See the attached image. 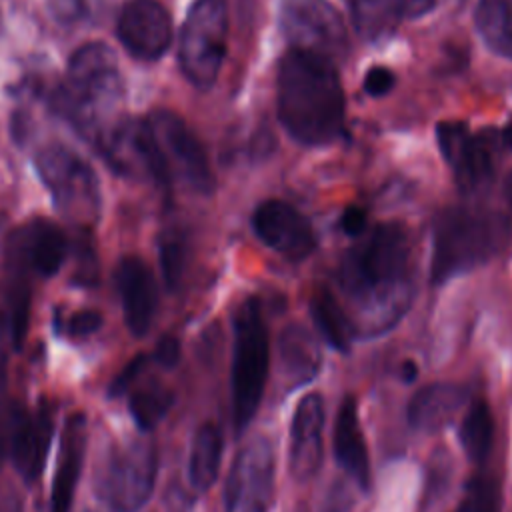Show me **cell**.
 Here are the masks:
<instances>
[{
	"label": "cell",
	"mask_w": 512,
	"mask_h": 512,
	"mask_svg": "<svg viewBox=\"0 0 512 512\" xmlns=\"http://www.w3.org/2000/svg\"><path fill=\"white\" fill-rule=\"evenodd\" d=\"M338 288L354 336H380L412 302L410 240L394 222L380 224L348 250L338 268Z\"/></svg>",
	"instance_id": "6da1fadb"
},
{
	"label": "cell",
	"mask_w": 512,
	"mask_h": 512,
	"mask_svg": "<svg viewBox=\"0 0 512 512\" xmlns=\"http://www.w3.org/2000/svg\"><path fill=\"white\" fill-rule=\"evenodd\" d=\"M278 118L304 146H326L344 132L346 96L336 64L290 48L278 68Z\"/></svg>",
	"instance_id": "7a4b0ae2"
},
{
	"label": "cell",
	"mask_w": 512,
	"mask_h": 512,
	"mask_svg": "<svg viewBox=\"0 0 512 512\" xmlns=\"http://www.w3.org/2000/svg\"><path fill=\"white\" fill-rule=\"evenodd\" d=\"M122 98L124 84L112 48L88 42L70 56L64 80L50 92V106L96 144L124 116L118 112Z\"/></svg>",
	"instance_id": "3957f363"
},
{
	"label": "cell",
	"mask_w": 512,
	"mask_h": 512,
	"mask_svg": "<svg viewBox=\"0 0 512 512\" xmlns=\"http://www.w3.org/2000/svg\"><path fill=\"white\" fill-rule=\"evenodd\" d=\"M510 234V216L498 208L468 204L442 210L432 230V282L444 284L482 266L508 244Z\"/></svg>",
	"instance_id": "277c9868"
},
{
	"label": "cell",
	"mask_w": 512,
	"mask_h": 512,
	"mask_svg": "<svg viewBox=\"0 0 512 512\" xmlns=\"http://www.w3.org/2000/svg\"><path fill=\"white\" fill-rule=\"evenodd\" d=\"M270 348L260 302L246 298L234 312V354H232V418L242 432L254 418L266 376Z\"/></svg>",
	"instance_id": "5b68a950"
},
{
	"label": "cell",
	"mask_w": 512,
	"mask_h": 512,
	"mask_svg": "<svg viewBox=\"0 0 512 512\" xmlns=\"http://www.w3.org/2000/svg\"><path fill=\"white\" fill-rule=\"evenodd\" d=\"M34 164L58 212L88 232L100 214V186L92 166L60 142L40 148Z\"/></svg>",
	"instance_id": "8992f818"
},
{
	"label": "cell",
	"mask_w": 512,
	"mask_h": 512,
	"mask_svg": "<svg viewBox=\"0 0 512 512\" xmlns=\"http://www.w3.org/2000/svg\"><path fill=\"white\" fill-rule=\"evenodd\" d=\"M146 118L158 164V186L184 184L192 192L210 194L214 174L208 154L190 126L172 110H152Z\"/></svg>",
	"instance_id": "52a82bcc"
},
{
	"label": "cell",
	"mask_w": 512,
	"mask_h": 512,
	"mask_svg": "<svg viewBox=\"0 0 512 512\" xmlns=\"http://www.w3.org/2000/svg\"><path fill=\"white\" fill-rule=\"evenodd\" d=\"M228 0H194L180 30L178 62L182 74L200 90L218 80L228 48Z\"/></svg>",
	"instance_id": "ba28073f"
},
{
	"label": "cell",
	"mask_w": 512,
	"mask_h": 512,
	"mask_svg": "<svg viewBox=\"0 0 512 512\" xmlns=\"http://www.w3.org/2000/svg\"><path fill=\"white\" fill-rule=\"evenodd\" d=\"M158 472L156 446L142 438L114 444L96 472V492L114 512H138L150 498Z\"/></svg>",
	"instance_id": "9c48e42d"
},
{
	"label": "cell",
	"mask_w": 512,
	"mask_h": 512,
	"mask_svg": "<svg viewBox=\"0 0 512 512\" xmlns=\"http://www.w3.org/2000/svg\"><path fill=\"white\" fill-rule=\"evenodd\" d=\"M278 18L290 48L324 56L334 64L346 58V26L330 0H280Z\"/></svg>",
	"instance_id": "30bf717a"
},
{
	"label": "cell",
	"mask_w": 512,
	"mask_h": 512,
	"mask_svg": "<svg viewBox=\"0 0 512 512\" xmlns=\"http://www.w3.org/2000/svg\"><path fill=\"white\" fill-rule=\"evenodd\" d=\"M436 140L460 192L476 194L492 182L500 134H494V130L472 132L464 122L456 120L440 122Z\"/></svg>",
	"instance_id": "8fae6325"
},
{
	"label": "cell",
	"mask_w": 512,
	"mask_h": 512,
	"mask_svg": "<svg viewBox=\"0 0 512 512\" xmlns=\"http://www.w3.org/2000/svg\"><path fill=\"white\" fill-rule=\"evenodd\" d=\"M52 430L50 402H40L34 410L12 406L0 416V462L10 456L24 482H34L44 470Z\"/></svg>",
	"instance_id": "7c38bea8"
},
{
	"label": "cell",
	"mask_w": 512,
	"mask_h": 512,
	"mask_svg": "<svg viewBox=\"0 0 512 512\" xmlns=\"http://www.w3.org/2000/svg\"><path fill=\"white\" fill-rule=\"evenodd\" d=\"M274 448L266 436H252L234 456L224 488L226 512H268L274 500Z\"/></svg>",
	"instance_id": "4fadbf2b"
},
{
	"label": "cell",
	"mask_w": 512,
	"mask_h": 512,
	"mask_svg": "<svg viewBox=\"0 0 512 512\" xmlns=\"http://www.w3.org/2000/svg\"><path fill=\"white\" fill-rule=\"evenodd\" d=\"M68 256V240L58 224L34 218L16 228L6 244V268L10 276H54Z\"/></svg>",
	"instance_id": "5bb4252c"
},
{
	"label": "cell",
	"mask_w": 512,
	"mask_h": 512,
	"mask_svg": "<svg viewBox=\"0 0 512 512\" xmlns=\"http://www.w3.org/2000/svg\"><path fill=\"white\" fill-rule=\"evenodd\" d=\"M116 34L138 60H158L172 44V18L158 0H128L118 16Z\"/></svg>",
	"instance_id": "9a60e30c"
},
{
	"label": "cell",
	"mask_w": 512,
	"mask_h": 512,
	"mask_svg": "<svg viewBox=\"0 0 512 512\" xmlns=\"http://www.w3.org/2000/svg\"><path fill=\"white\" fill-rule=\"evenodd\" d=\"M256 236L288 260H304L316 248V234L308 218L292 204L266 200L252 214Z\"/></svg>",
	"instance_id": "2e32d148"
},
{
	"label": "cell",
	"mask_w": 512,
	"mask_h": 512,
	"mask_svg": "<svg viewBox=\"0 0 512 512\" xmlns=\"http://www.w3.org/2000/svg\"><path fill=\"white\" fill-rule=\"evenodd\" d=\"M322 432H324V402L320 394L312 392L298 402L292 416L288 466L294 480L306 482L318 472L324 456Z\"/></svg>",
	"instance_id": "e0dca14e"
},
{
	"label": "cell",
	"mask_w": 512,
	"mask_h": 512,
	"mask_svg": "<svg viewBox=\"0 0 512 512\" xmlns=\"http://www.w3.org/2000/svg\"><path fill=\"white\" fill-rule=\"evenodd\" d=\"M124 322L134 336H144L158 308V286L150 266L138 256H124L114 272Z\"/></svg>",
	"instance_id": "ac0fdd59"
},
{
	"label": "cell",
	"mask_w": 512,
	"mask_h": 512,
	"mask_svg": "<svg viewBox=\"0 0 512 512\" xmlns=\"http://www.w3.org/2000/svg\"><path fill=\"white\" fill-rule=\"evenodd\" d=\"M86 416L82 412L72 414L66 420L62 440H60V454L52 482V498H50V512H70L74 490L78 484V476L84 462L86 452Z\"/></svg>",
	"instance_id": "d6986e66"
},
{
	"label": "cell",
	"mask_w": 512,
	"mask_h": 512,
	"mask_svg": "<svg viewBox=\"0 0 512 512\" xmlns=\"http://www.w3.org/2000/svg\"><path fill=\"white\" fill-rule=\"evenodd\" d=\"M468 400V390L460 384L434 382L420 388L408 402L406 416L414 430L438 432L452 422Z\"/></svg>",
	"instance_id": "ffe728a7"
},
{
	"label": "cell",
	"mask_w": 512,
	"mask_h": 512,
	"mask_svg": "<svg viewBox=\"0 0 512 512\" xmlns=\"http://www.w3.org/2000/svg\"><path fill=\"white\" fill-rule=\"evenodd\" d=\"M334 454L338 464L362 488L370 484V458L366 440L358 422V410L352 396L342 398L334 422Z\"/></svg>",
	"instance_id": "44dd1931"
},
{
	"label": "cell",
	"mask_w": 512,
	"mask_h": 512,
	"mask_svg": "<svg viewBox=\"0 0 512 512\" xmlns=\"http://www.w3.org/2000/svg\"><path fill=\"white\" fill-rule=\"evenodd\" d=\"M280 368L288 384L300 386L310 382L322 364V352L314 334L302 324H290L278 338Z\"/></svg>",
	"instance_id": "7402d4cb"
},
{
	"label": "cell",
	"mask_w": 512,
	"mask_h": 512,
	"mask_svg": "<svg viewBox=\"0 0 512 512\" xmlns=\"http://www.w3.org/2000/svg\"><path fill=\"white\" fill-rule=\"evenodd\" d=\"M222 446V432L216 424L206 422L196 430L190 446L188 478L198 492H204L214 484L222 460Z\"/></svg>",
	"instance_id": "603a6c76"
},
{
	"label": "cell",
	"mask_w": 512,
	"mask_h": 512,
	"mask_svg": "<svg viewBox=\"0 0 512 512\" xmlns=\"http://www.w3.org/2000/svg\"><path fill=\"white\" fill-rule=\"evenodd\" d=\"M474 22L484 44L494 54L512 60V0H478Z\"/></svg>",
	"instance_id": "cb8c5ba5"
},
{
	"label": "cell",
	"mask_w": 512,
	"mask_h": 512,
	"mask_svg": "<svg viewBox=\"0 0 512 512\" xmlns=\"http://www.w3.org/2000/svg\"><path fill=\"white\" fill-rule=\"evenodd\" d=\"M310 312L314 318V324L322 332V336L340 352H346L352 344L354 328L348 318L346 308L342 306V300L334 296L330 290H318L312 296Z\"/></svg>",
	"instance_id": "d4e9b609"
},
{
	"label": "cell",
	"mask_w": 512,
	"mask_h": 512,
	"mask_svg": "<svg viewBox=\"0 0 512 512\" xmlns=\"http://www.w3.org/2000/svg\"><path fill=\"white\" fill-rule=\"evenodd\" d=\"M458 436L468 460L482 462L488 456L494 438V418L486 402H476L466 412Z\"/></svg>",
	"instance_id": "484cf974"
},
{
	"label": "cell",
	"mask_w": 512,
	"mask_h": 512,
	"mask_svg": "<svg viewBox=\"0 0 512 512\" xmlns=\"http://www.w3.org/2000/svg\"><path fill=\"white\" fill-rule=\"evenodd\" d=\"M174 392L162 382L136 388L128 398V410L142 430H152L172 408Z\"/></svg>",
	"instance_id": "4316f807"
},
{
	"label": "cell",
	"mask_w": 512,
	"mask_h": 512,
	"mask_svg": "<svg viewBox=\"0 0 512 512\" xmlns=\"http://www.w3.org/2000/svg\"><path fill=\"white\" fill-rule=\"evenodd\" d=\"M160 270L168 290H176L184 278L188 262V238L180 228H168L160 236Z\"/></svg>",
	"instance_id": "83f0119b"
},
{
	"label": "cell",
	"mask_w": 512,
	"mask_h": 512,
	"mask_svg": "<svg viewBox=\"0 0 512 512\" xmlns=\"http://www.w3.org/2000/svg\"><path fill=\"white\" fill-rule=\"evenodd\" d=\"M502 490L498 480L490 476H478L466 486V494L456 512H500Z\"/></svg>",
	"instance_id": "f1b7e54d"
},
{
	"label": "cell",
	"mask_w": 512,
	"mask_h": 512,
	"mask_svg": "<svg viewBox=\"0 0 512 512\" xmlns=\"http://www.w3.org/2000/svg\"><path fill=\"white\" fill-rule=\"evenodd\" d=\"M102 326V314L98 310H78L74 314H70L64 322H62V330L68 334V336H74V338H84V336H90L94 334L98 328Z\"/></svg>",
	"instance_id": "f546056e"
},
{
	"label": "cell",
	"mask_w": 512,
	"mask_h": 512,
	"mask_svg": "<svg viewBox=\"0 0 512 512\" xmlns=\"http://www.w3.org/2000/svg\"><path fill=\"white\" fill-rule=\"evenodd\" d=\"M100 2L102 0H50V6L60 20L72 22L92 14Z\"/></svg>",
	"instance_id": "4dcf8cb0"
},
{
	"label": "cell",
	"mask_w": 512,
	"mask_h": 512,
	"mask_svg": "<svg viewBox=\"0 0 512 512\" xmlns=\"http://www.w3.org/2000/svg\"><path fill=\"white\" fill-rule=\"evenodd\" d=\"M394 82H396V78L390 68L374 66L364 76V90H366V94L380 98V96H386L394 88Z\"/></svg>",
	"instance_id": "1f68e13d"
},
{
	"label": "cell",
	"mask_w": 512,
	"mask_h": 512,
	"mask_svg": "<svg viewBox=\"0 0 512 512\" xmlns=\"http://www.w3.org/2000/svg\"><path fill=\"white\" fill-rule=\"evenodd\" d=\"M396 20H414L424 14H428L434 6L436 0H384Z\"/></svg>",
	"instance_id": "d6a6232c"
},
{
	"label": "cell",
	"mask_w": 512,
	"mask_h": 512,
	"mask_svg": "<svg viewBox=\"0 0 512 512\" xmlns=\"http://www.w3.org/2000/svg\"><path fill=\"white\" fill-rule=\"evenodd\" d=\"M146 356L140 354L136 358H132L124 370L110 382V396H122L128 392V388L132 386V382L138 378V374L144 370V364H146Z\"/></svg>",
	"instance_id": "836d02e7"
},
{
	"label": "cell",
	"mask_w": 512,
	"mask_h": 512,
	"mask_svg": "<svg viewBox=\"0 0 512 512\" xmlns=\"http://www.w3.org/2000/svg\"><path fill=\"white\" fill-rule=\"evenodd\" d=\"M154 360L164 368L176 366L180 360V342L174 336L160 338L154 350Z\"/></svg>",
	"instance_id": "e575fe53"
},
{
	"label": "cell",
	"mask_w": 512,
	"mask_h": 512,
	"mask_svg": "<svg viewBox=\"0 0 512 512\" xmlns=\"http://www.w3.org/2000/svg\"><path fill=\"white\" fill-rule=\"evenodd\" d=\"M366 220H368V216H366L364 208L350 206L344 210V214L340 218V226L350 236H362L366 230Z\"/></svg>",
	"instance_id": "d590c367"
},
{
	"label": "cell",
	"mask_w": 512,
	"mask_h": 512,
	"mask_svg": "<svg viewBox=\"0 0 512 512\" xmlns=\"http://www.w3.org/2000/svg\"><path fill=\"white\" fill-rule=\"evenodd\" d=\"M0 512H22V498L16 490L4 488L0 492Z\"/></svg>",
	"instance_id": "8d00e7d4"
},
{
	"label": "cell",
	"mask_w": 512,
	"mask_h": 512,
	"mask_svg": "<svg viewBox=\"0 0 512 512\" xmlns=\"http://www.w3.org/2000/svg\"><path fill=\"white\" fill-rule=\"evenodd\" d=\"M500 144L506 148H512V120L506 124V128L500 132Z\"/></svg>",
	"instance_id": "74e56055"
},
{
	"label": "cell",
	"mask_w": 512,
	"mask_h": 512,
	"mask_svg": "<svg viewBox=\"0 0 512 512\" xmlns=\"http://www.w3.org/2000/svg\"><path fill=\"white\" fill-rule=\"evenodd\" d=\"M2 324L8 326V312H6V306L0 308V326H2Z\"/></svg>",
	"instance_id": "f35d334b"
}]
</instances>
